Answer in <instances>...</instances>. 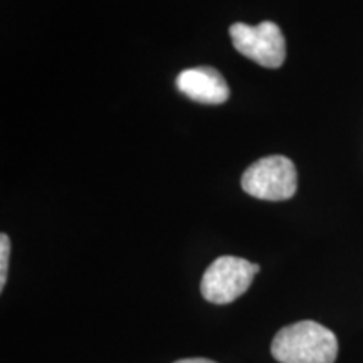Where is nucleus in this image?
Segmentation results:
<instances>
[{"label": "nucleus", "mask_w": 363, "mask_h": 363, "mask_svg": "<svg viewBox=\"0 0 363 363\" xmlns=\"http://www.w3.org/2000/svg\"><path fill=\"white\" fill-rule=\"evenodd\" d=\"M177 88L182 94L202 104H222L229 98V86L214 67H190L177 76Z\"/></svg>", "instance_id": "obj_5"}, {"label": "nucleus", "mask_w": 363, "mask_h": 363, "mask_svg": "<svg viewBox=\"0 0 363 363\" xmlns=\"http://www.w3.org/2000/svg\"><path fill=\"white\" fill-rule=\"evenodd\" d=\"M240 185L244 192L259 201H288L298 189L296 167L288 157H264L244 172Z\"/></svg>", "instance_id": "obj_2"}, {"label": "nucleus", "mask_w": 363, "mask_h": 363, "mask_svg": "<svg viewBox=\"0 0 363 363\" xmlns=\"http://www.w3.org/2000/svg\"><path fill=\"white\" fill-rule=\"evenodd\" d=\"M9 254H11V239L7 234L0 235V289L6 288L9 271Z\"/></svg>", "instance_id": "obj_6"}, {"label": "nucleus", "mask_w": 363, "mask_h": 363, "mask_svg": "<svg viewBox=\"0 0 363 363\" xmlns=\"http://www.w3.org/2000/svg\"><path fill=\"white\" fill-rule=\"evenodd\" d=\"M230 39L235 51L251 59L262 67L283 66L286 59V40L279 26L274 22L264 21L257 26H247L235 22L229 29Z\"/></svg>", "instance_id": "obj_4"}, {"label": "nucleus", "mask_w": 363, "mask_h": 363, "mask_svg": "<svg viewBox=\"0 0 363 363\" xmlns=\"http://www.w3.org/2000/svg\"><path fill=\"white\" fill-rule=\"evenodd\" d=\"M259 271V264H254L242 257H217L203 272L201 283L202 296L214 305H229L247 291L254 276Z\"/></svg>", "instance_id": "obj_3"}, {"label": "nucleus", "mask_w": 363, "mask_h": 363, "mask_svg": "<svg viewBox=\"0 0 363 363\" xmlns=\"http://www.w3.org/2000/svg\"><path fill=\"white\" fill-rule=\"evenodd\" d=\"M174 363H217V362L208 360V358H184V360H177Z\"/></svg>", "instance_id": "obj_7"}, {"label": "nucleus", "mask_w": 363, "mask_h": 363, "mask_svg": "<svg viewBox=\"0 0 363 363\" xmlns=\"http://www.w3.org/2000/svg\"><path fill=\"white\" fill-rule=\"evenodd\" d=\"M271 353L279 363H335L338 340L326 326L305 320L281 328L272 338Z\"/></svg>", "instance_id": "obj_1"}]
</instances>
